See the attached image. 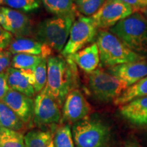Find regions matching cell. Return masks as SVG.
<instances>
[{"label":"cell","instance_id":"obj_1","mask_svg":"<svg viewBox=\"0 0 147 147\" xmlns=\"http://www.w3.org/2000/svg\"><path fill=\"white\" fill-rule=\"evenodd\" d=\"M76 66L69 57L58 55L47 58V82L45 89L60 107L63 105L69 92L76 89L78 82Z\"/></svg>","mask_w":147,"mask_h":147},{"label":"cell","instance_id":"obj_2","mask_svg":"<svg viewBox=\"0 0 147 147\" xmlns=\"http://www.w3.org/2000/svg\"><path fill=\"white\" fill-rule=\"evenodd\" d=\"M96 43L100 52V65L102 67L108 68L146 58L131 50L115 35L104 29L97 33Z\"/></svg>","mask_w":147,"mask_h":147},{"label":"cell","instance_id":"obj_3","mask_svg":"<svg viewBox=\"0 0 147 147\" xmlns=\"http://www.w3.org/2000/svg\"><path fill=\"white\" fill-rule=\"evenodd\" d=\"M109 31L131 50L147 57V18L142 13L134 12Z\"/></svg>","mask_w":147,"mask_h":147},{"label":"cell","instance_id":"obj_4","mask_svg":"<svg viewBox=\"0 0 147 147\" xmlns=\"http://www.w3.org/2000/svg\"><path fill=\"white\" fill-rule=\"evenodd\" d=\"M76 16H55L41 22L36 32L38 41L61 53L69 38Z\"/></svg>","mask_w":147,"mask_h":147},{"label":"cell","instance_id":"obj_5","mask_svg":"<svg viewBox=\"0 0 147 147\" xmlns=\"http://www.w3.org/2000/svg\"><path fill=\"white\" fill-rule=\"evenodd\" d=\"M88 85L93 96L105 103L114 102L128 87L124 82L102 68L89 74Z\"/></svg>","mask_w":147,"mask_h":147},{"label":"cell","instance_id":"obj_6","mask_svg":"<svg viewBox=\"0 0 147 147\" xmlns=\"http://www.w3.org/2000/svg\"><path fill=\"white\" fill-rule=\"evenodd\" d=\"M71 131L76 147H104L110 136L105 124L89 117L74 124Z\"/></svg>","mask_w":147,"mask_h":147},{"label":"cell","instance_id":"obj_7","mask_svg":"<svg viewBox=\"0 0 147 147\" xmlns=\"http://www.w3.org/2000/svg\"><path fill=\"white\" fill-rule=\"evenodd\" d=\"M97 27L91 16H80L74 22L69 38L61 54L67 57L83 49L97 36Z\"/></svg>","mask_w":147,"mask_h":147},{"label":"cell","instance_id":"obj_8","mask_svg":"<svg viewBox=\"0 0 147 147\" xmlns=\"http://www.w3.org/2000/svg\"><path fill=\"white\" fill-rule=\"evenodd\" d=\"M134 13L131 7L121 0H106L102 8L91 16L97 29L111 28Z\"/></svg>","mask_w":147,"mask_h":147},{"label":"cell","instance_id":"obj_9","mask_svg":"<svg viewBox=\"0 0 147 147\" xmlns=\"http://www.w3.org/2000/svg\"><path fill=\"white\" fill-rule=\"evenodd\" d=\"M61 119L60 106L44 89L34 100V123L39 127L57 123Z\"/></svg>","mask_w":147,"mask_h":147},{"label":"cell","instance_id":"obj_10","mask_svg":"<svg viewBox=\"0 0 147 147\" xmlns=\"http://www.w3.org/2000/svg\"><path fill=\"white\" fill-rule=\"evenodd\" d=\"M0 25L15 38L29 36L32 32V24L28 16L8 7H0Z\"/></svg>","mask_w":147,"mask_h":147},{"label":"cell","instance_id":"obj_11","mask_svg":"<svg viewBox=\"0 0 147 147\" xmlns=\"http://www.w3.org/2000/svg\"><path fill=\"white\" fill-rule=\"evenodd\" d=\"M91 108L89 102L78 89L70 91L63 105L62 119L69 123H76L87 118Z\"/></svg>","mask_w":147,"mask_h":147},{"label":"cell","instance_id":"obj_12","mask_svg":"<svg viewBox=\"0 0 147 147\" xmlns=\"http://www.w3.org/2000/svg\"><path fill=\"white\" fill-rule=\"evenodd\" d=\"M1 101L12 110L24 124H32L34 112V100L32 97L10 89Z\"/></svg>","mask_w":147,"mask_h":147},{"label":"cell","instance_id":"obj_13","mask_svg":"<svg viewBox=\"0 0 147 147\" xmlns=\"http://www.w3.org/2000/svg\"><path fill=\"white\" fill-rule=\"evenodd\" d=\"M107 71L124 82L128 87L147 76V61L142 60L108 67Z\"/></svg>","mask_w":147,"mask_h":147},{"label":"cell","instance_id":"obj_14","mask_svg":"<svg viewBox=\"0 0 147 147\" xmlns=\"http://www.w3.org/2000/svg\"><path fill=\"white\" fill-rule=\"evenodd\" d=\"M8 50L12 55L28 54L48 58L51 56L53 49L42 42L26 37L14 38Z\"/></svg>","mask_w":147,"mask_h":147},{"label":"cell","instance_id":"obj_15","mask_svg":"<svg viewBox=\"0 0 147 147\" xmlns=\"http://www.w3.org/2000/svg\"><path fill=\"white\" fill-rule=\"evenodd\" d=\"M121 115L131 123L147 126V96L136 99L120 106Z\"/></svg>","mask_w":147,"mask_h":147},{"label":"cell","instance_id":"obj_16","mask_svg":"<svg viewBox=\"0 0 147 147\" xmlns=\"http://www.w3.org/2000/svg\"><path fill=\"white\" fill-rule=\"evenodd\" d=\"M67 57L71 59L76 65L88 74L96 70L100 64V52L96 42Z\"/></svg>","mask_w":147,"mask_h":147},{"label":"cell","instance_id":"obj_17","mask_svg":"<svg viewBox=\"0 0 147 147\" xmlns=\"http://www.w3.org/2000/svg\"><path fill=\"white\" fill-rule=\"evenodd\" d=\"M8 86L10 89L32 97L35 92L33 85L23 75L21 70L10 67L6 71Z\"/></svg>","mask_w":147,"mask_h":147},{"label":"cell","instance_id":"obj_18","mask_svg":"<svg viewBox=\"0 0 147 147\" xmlns=\"http://www.w3.org/2000/svg\"><path fill=\"white\" fill-rule=\"evenodd\" d=\"M146 96H147V76L127 87L113 102L115 105L121 106L136 99Z\"/></svg>","mask_w":147,"mask_h":147},{"label":"cell","instance_id":"obj_19","mask_svg":"<svg viewBox=\"0 0 147 147\" xmlns=\"http://www.w3.org/2000/svg\"><path fill=\"white\" fill-rule=\"evenodd\" d=\"M45 8L56 16L76 15L74 0H41Z\"/></svg>","mask_w":147,"mask_h":147},{"label":"cell","instance_id":"obj_20","mask_svg":"<svg viewBox=\"0 0 147 147\" xmlns=\"http://www.w3.org/2000/svg\"><path fill=\"white\" fill-rule=\"evenodd\" d=\"M0 127L18 131L25 127V124L18 116L2 101L0 100Z\"/></svg>","mask_w":147,"mask_h":147},{"label":"cell","instance_id":"obj_21","mask_svg":"<svg viewBox=\"0 0 147 147\" xmlns=\"http://www.w3.org/2000/svg\"><path fill=\"white\" fill-rule=\"evenodd\" d=\"M0 147H25L23 134L0 127Z\"/></svg>","mask_w":147,"mask_h":147},{"label":"cell","instance_id":"obj_22","mask_svg":"<svg viewBox=\"0 0 147 147\" xmlns=\"http://www.w3.org/2000/svg\"><path fill=\"white\" fill-rule=\"evenodd\" d=\"M43 57L38 55L28 54H16L12 57L11 67L17 69H32L35 70Z\"/></svg>","mask_w":147,"mask_h":147},{"label":"cell","instance_id":"obj_23","mask_svg":"<svg viewBox=\"0 0 147 147\" xmlns=\"http://www.w3.org/2000/svg\"><path fill=\"white\" fill-rule=\"evenodd\" d=\"M53 140L50 131L32 130L24 136L25 147H43Z\"/></svg>","mask_w":147,"mask_h":147},{"label":"cell","instance_id":"obj_24","mask_svg":"<svg viewBox=\"0 0 147 147\" xmlns=\"http://www.w3.org/2000/svg\"><path fill=\"white\" fill-rule=\"evenodd\" d=\"M73 138L70 126L61 125L55 131L53 139L55 147H75Z\"/></svg>","mask_w":147,"mask_h":147},{"label":"cell","instance_id":"obj_25","mask_svg":"<svg viewBox=\"0 0 147 147\" xmlns=\"http://www.w3.org/2000/svg\"><path fill=\"white\" fill-rule=\"evenodd\" d=\"M106 0H74L76 10L85 16H92L104 5Z\"/></svg>","mask_w":147,"mask_h":147},{"label":"cell","instance_id":"obj_26","mask_svg":"<svg viewBox=\"0 0 147 147\" xmlns=\"http://www.w3.org/2000/svg\"><path fill=\"white\" fill-rule=\"evenodd\" d=\"M35 92L39 93L45 89L47 82V59L44 58L34 70Z\"/></svg>","mask_w":147,"mask_h":147},{"label":"cell","instance_id":"obj_27","mask_svg":"<svg viewBox=\"0 0 147 147\" xmlns=\"http://www.w3.org/2000/svg\"><path fill=\"white\" fill-rule=\"evenodd\" d=\"M3 5L24 12H32L40 7L38 0H3Z\"/></svg>","mask_w":147,"mask_h":147},{"label":"cell","instance_id":"obj_28","mask_svg":"<svg viewBox=\"0 0 147 147\" xmlns=\"http://www.w3.org/2000/svg\"><path fill=\"white\" fill-rule=\"evenodd\" d=\"M14 36L0 25V52L8 50Z\"/></svg>","mask_w":147,"mask_h":147},{"label":"cell","instance_id":"obj_29","mask_svg":"<svg viewBox=\"0 0 147 147\" xmlns=\"http://www.w3.org/2000/svg\"><path fill=\"white\" fill-rule=\"evenodd\" d=\"M13 55L8 50L0 52V73L5 72L11 66Z\"/></svg>","mask_w":147,"mask_h":147},{"label":"cell","instance_id":"obj_30","mask_svg":"<svg viewBox=\"0 0 147 147\" xmlns=\"http://www.w3.org/2000/svg\"><path fill=\"white\" fill-rule=\"evenodd\" d=\"M9 89L6 71L0 73V100L5 96Z\"/></svg>","mask_w":147,"mask_h":147},{"label":"cell","instance_id":"obj_31","mask_svg":"<svg viewBox=\"0 0 147 147\" xmlns=\"http://www.w3.org/2000/svg\"><path fill=\"white\" fill-rule=\"evenodd\" d=\"M121 1L131 7L134 12H139L143 7L145 6L142 0H121Z\"/></svg>","mask_w":147,"mask_h":147},{"label":"cell","instance_id":"obj_32","mask_svg":"<svg viewBox=\"0 0 147 147\" xmlns=\"http://www.w3.org/2000/svg\"><path fill=\"white\" fill-rule=\"evenodd\" d=\"M21 70L22 73L23 75L26 77L28 81L32 84L34 87L35 83V74H34V70L32 69H20Z\"/></svg>","mask_w":147,"mask_h":147},{"label":"cell","instance_id":"obj_33","mask_svg":"<svg viewBox=\"0 0 147 147\" xmlns=\"http://www.w3.org/2000/svg\"><path fill=\"white\" fill-rule=\"evenodd\" d=\"M124 147H142L136 141L130 140L125 143Z\"/></svg>","mask_w":147,"mask_h":147},{"label":"cell","instance_id":"obj_34","mask_svg":"<svg viewBox=\"0 0 147 147\" xmlns=\"http://www.w3.org/2000/svg\"><path fill=\"white\" fill-rule=\"evenodd\" d=\"M139 12H140V13H142L143 15L147 18V5H145L144 7H143V8L139 11Z\"/></svg>","mask_w":147,"mask_h":147},{"label":"cell","instance_id":"obj_35","mask_svg":"<svg viewBox=\"0 0 147 147\" xmlns=\"http://www.w3.org/2000/svg\"><path fill=\"white\" fill-rule=\"evenodd\" d=\"M43 147H55V144H54V141H53V139L51 140L49 142L48 144L45 145V146Z\"/></svg>","mask_w":147,"mask_h":147},{"label":"cell","instance_id":"obj_36","mask_svg":"<svg viewBox=\"0 0 147 147\" xmlns=\"http://www.w3.org/2000/svg\"><path fill=\"white\" fill-rule=\"evenodd\" d=\"M3 4V0H0V5Z\"/></svg>","mask_w":147,"mask_h":147}]
</instances>
